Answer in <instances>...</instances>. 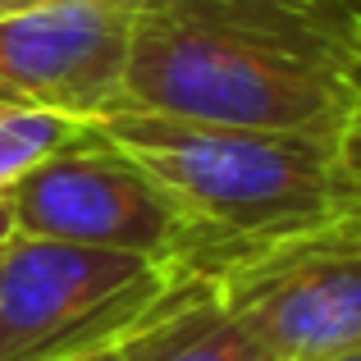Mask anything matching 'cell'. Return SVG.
<instances>
[{"label":"cell","instance_id":"obj_9","mask_svg":"<svg viewBox=\"0 0 361 361\" xmlns=\"http://www.w3.org/2000/svg\"><path fill=\"white\" fill-rule=\"evenodd\" d=\"M42 5H55V0H0V23L14 14H27V9H42Z\"/></svg>","mask_w":361,"mask_h":361},{"label":"cell","instance_id":"obj_5","mask_svg":"<svg viewBox=\"0 0 361 361\" xmlns=\"http://www.w3.org/2000/svg\"><path fill=\"white\" fill-rule=\"evenodd\" d=\"M206 283L274 361L361 348V220L243 247Z\"/></svg>","mask_w":361,"mask_h":361},{"label":"cell","instance_id":"obj_2","mask_svg":"<svg viewBox=\"0 0 361 361\" xmlns=\"http://www.w3.org/2000/svg\"><path fill=\"white\" fill-rule=\"evenodd\" d=\"M233 252L361 220V137L119 106L92 119Z\"/></svg>","mask_w":361,"mask_h":361},{"label":"cell","instance_id":"obj_1","mask_svg":"<svg viewBox=\"0 0 361 361\" xmlns=\"http://www.w3.org/2000/svg\"><path fill=\"white\" fill-rule=\"evenodd\" d=\"M119 106L361 137V0H133Z\"/></svg>","mask_w":361,"mask_h":361},{"label":"cell","instance_id":"obj_11","mask_svg":"<svg viewBox=\"0 0 361 361\" xmlns=\"http://www.w3.org/2000/svg\"><path fill=\"white\" fill-rule=\"evenodd\" d=\"M64 361H128L123 348H101V353H82V357H64Z\"/></svg>","mask_w":361,"mask_h":361},{"label":"cell","instance_id":"obj_4","mask_svg":"<svg viewBox=\"0 0 361 361\" xmlns=\"http://www.w3.org/2000/svg\"><path fill=\"white\" fill-rule=\"evenodd\" d=\"M197 274L133 252L14 233L0 247V361L123 348Z\"/></svg>","mask_w":361,"mask_h":361},{"label":"cell","instance_id":"obj_12","mask_svg":"<svg viewBox=\"0 0 361 361\" xmlns=\"http://www.w3.org/2000/svg\"><path fill=\"white\" fill-rule=\"evenodd\" d=\"M311 361H361V348H348V353H334V357H311Z\"/></svg>","mask_w":361,"mask_h":361},{"label":"cell","instance_id":"obj_8","mask_svg":"<svg viewBox=\"0 0 361 361\" xmlns=\"http://www.w3.org/2000/svg\"><path fill=\"white\" fill-rule=\"evenodd\" d=\"M82 128L87 119H73L64 110H0V197L60 147H69Z\"/></svg>","mask_w":361,"mask_h":361},{"label":"cell","instance_id":"obj_7","mask_svg":"<svg viewBox=\"0 0 361 361\" xmlns=\"http://www.w3.org/2000/svg\"><path fill=\"white\" fill-rule=\"evenodd\" d=\"M128 361H274L238 316L220 307L206 279H188L160 316L123 343Z\"/></svg>","mask_w":361,"mask_h":361},{"label":"cell","instance_id":"obj_6","mask_svg":"<svg viewBox=\"0 0 361 361\" xmlns=\"http://www.w3.org/2000/svg\"><path fill=\"white\" fill-rule=\"evenodd\" d=\"M133 0H55L0 23V110L101 119L123 101Z\"/></svg>","mask_w":361,"mask_h":361},{"label":"cell","instance_id":"obj_3","mask_svg":"<svg viewBox=\"0 0 361 361\" xmlns=\"http://www.w3.org/2000/svg\"><path fill=\"white\" fill-rule=\"evenodd\" d=\"M5 202L14 211V233L23 238L133 252L197 279H211L233 256L229 243L215 238L160 178H151L97 123H87L32 174H23L5 192Z\"/></svg>","mask_w":361,"mask_h":361},{"label":"cell","instance_id":"obj_10","mask_svg":"<svg viewBox=\"0 0 361 361\" xmlns=\"http://www.w3.org/2000/svg\"><path fill=\"white\" fill-rule=\"evenodd\" d=\"M14 238V211H9V202L0 197V247Z\"/></svg>","mask_w":361,"mask_h":361}]
</instances>
